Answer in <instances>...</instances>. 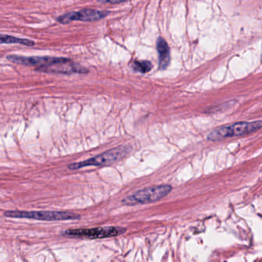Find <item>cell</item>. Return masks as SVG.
<instances>
[{"label": "cell", "instance_id": "1", "mask_svg": "<svg viewBox=\"0 0 262 262\" xmlns=\"http://www.w3.org/2000/svg\"><path fill=\"white\" fill-rule=\"evenodd\" d=\"M7 59L13 63L25 67H34L35 71L44 73L71 75L87 74L90 73L85 67L67 58L50 56H27L9 55Z\"/></svg>", "mask_w": 262, "mask_h": 262}, {"label": "cell", "instance_id": "2", "mask_svg": "<svg viewBox=\"0 0 262 262\" xmlns=\"http://www.w3.org/2000/svg\"><path fill=\"white\" fill-rule=\"evenodd\" d=\"M4 216L13 219H28L34 220L55 222V221L78 220L81 216L79 214L65 211H7Z\"/></svg>", "mask_w": 262, "mask_h": 262}, {"label": "cell", "instance_id": "3", "mask_svg": "<svg viewBox=\"0 0 262 262\" xmlns=\"http://www.w3.org/2000/svg\"><path fill=\"white\" fill-rule=\"evenodd\" d=\"M261 126L262 122L260 120L251 122H237L232 125L216 128L208 135L207 139L210 141H217L227 138L238 137L257 131Z\"/></svg>", "mask_w": 262, "mask_h": 262}, {"label": "cell", "instance_id": "4", "mask_svg": "<svg viewBox=\"0 0 262 262\" xmlns=\"http://www.w3.org/2000/svg\"><path fill=\"white\" fill-rule=\"evenodd\" d=\"M129 150L127 146H119L105 151L102 154L98 155L95 157L82 162H74L68 165V168L71 170H77L79 168L89 166H101V165H108L119 162L123 159Z\"/></svg>", "mask_w": 262, "mask_h": 262}, {"label": "cell", "instance_id": "5", "mask_svg": "<svg viewBox=\"0 0 262 262\" xmlns=\"http://www.w3.org/2000/svg\"><path fill=\"white\" fill-rule=\"evenodd\" d=\"M172 187L171 185H157L144 188L132 195L128 196L122 200L125 205H136L138 204H148L157 202L171 192Z\"/></svg>", "mask_w": 262, "mask_h": 262}, {"label": "cell", "instance_id": "6", "mask_svg": "<svg viewBox=\"0 0 262 262\" xmlns=\"http://www.w3.org/2000/svg\"><path fill=\"white\" fill-rule=\"evenodd\" d=\"M125 229L116 227H100L93 228H77L69 229L64 232V235L70 237H83L88 239L106 238L116 237L125 232Z\"/></svg>", "mask_w": 262, "mask_h": 262}, {"label": "cell", "instance_id": "7", "mask_svg": "<svg viewBox=\"0 0 262 262\" xmlns=\"http://www.w3.org/2000/svg\"><path fill=\"white\" fill-rule=\"evenodd\" d=\"M110 14V12L104 10H93V9H84L76 12H70L64 15H61L56 18V20L59 24H70L73 21H81V22H93L99 20L106 17Z\"/></svg>", "mask_w": 262, "mask_h": 262}, {"label": "cell", "instance_id": "8", "mask_svg": "<svg viewBox=\"0 0 262 262\" xmlns=\"http://www.w3.org/2000/svg\"><path fill=\"white\" fill-rule=\"evenodd\" d=\"M157 51L159 55V68L165 70L169 65L170 49L166 41L162 37L157 39Z\"/></svg>", "mask_w": 262, "mask_h": 262}, {"label": "cell", "instance_id": "9", "mask_svg": "<svg viewBox=\"0 0 262 262\" xmlns=\"http://www.w3.org/2000/svg\"><path fill=\"white\" fill-rule=\"evenodd\" d=\"M0 44H19L25 47H31L35 46V42L30 39H22L10 35L0 34Z\"/></svg>", "mask_w": 262, "mask_h": 262}, {"label": "cell", "instance_id": "10", "mask_svg": "<svg viewBox=\"0 0 262 262\" xmlns=\"http://www.w3.org/2000/svg\"><path fill=\"white\" fill-rule=\"evenodd\" d=\"M132 67L135 71L145 74L151 71L153 66L149 61L136 60L132 62Z\"/></svg>", "mask_w": 262, "mask_h": 262}, {"label": "cell", "instance_id": "11", "mask_svg": "<svg viewBox=\"0 0 262 262\" xmlns=\"http://www.w3.org/2000/svg\"><path fill=\"white\" fill-rule=\"evenodd\" d=\"M127 0H98V2L101 4H119V3L125 2Z\"/></svg>", "mask_w": 262, "mask_h": 262}]
</instances>
